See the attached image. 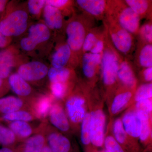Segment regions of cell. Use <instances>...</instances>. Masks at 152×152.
Masks as SVG:
<instances>
[{
  "instance_id": "1",
  "label": "cell",
  "mask_w": 152,
  "mask_h": 152,
  "mask_svg": "<svg viewBox=\"0 0 152 152\" xmlns=\"http://www.w3.org/2000/svg\"><path fill=\"white\" fill-rule=\"evenodd\" d=\"M29 19L26 6L15 1L9 2L5 13L0 19V30L6 37H19L27 31Z\"/></svg>"
},
{
  "instance_id": "2",
  "label": "cell",
  "mask_w": 152,
  "mask_h": 152,
  "mask_svg": "<svg viewBox=\"0 0 152 152\" xmlns=\"http://www.w3.org/2000/svg\"><path fill=\"white\" fill-rule=\"evenodd\" d=\"M27 31V35L21 39L20 45L22 50L28 53H35L48 44L51 39V30L43 21L31 25Z\"/></svg>"
},
{
  "instance_id": "3",
  "label": "cell",
  "mask_w": 152,
  "mask_h": 152,
  "mask_svg": "<svg viewBox=\"0 0 152 152\" xmlns=\"http://www.w3.org/2000/svg\"><path fill=\"white\" fill-rule=\"evenodd\" d=\"M65 110L71 129L76 131L85 118L87 111L86 99L77 90L72 91L64 100Z\"/></svg>"
},
{
  "instance_id": "4",
  "label": "cell",
  "mask_w": 152,
  "mask_h": 152,
  "mask_svg": "<svg viewBox=\"0 0 152 152\" xmlns=\"http://www.w3.org/2000/svg\"><path fill=\"white\" fill-rule=\"evenodd\" d=\"M17 73L30 84L42 83L48 77L49 68L39 61L24 62L18 66Z\"/></svg>"
},
{
  "instance_id": "5",
  "label": "cell",
  "mask_w": 152,
  "mask_h": 152,
  "mask_svg": "<svg viewBox=\"0 0 152 152\" xmlns=\"http://www.w3.org/2000/svg\"><path fill=\"white\" fill-rule=\"evenodd\" d=\"M91 143L96 147L102 146L105 139L106 117L102 108L96 107L90 112Z\"/></svg>"
},
{
  "instance_id": "6",
  "label": "cell",
  "mask_w": 152,
  "mask_h": 152,
  "mask_svg": "<svg viewBox=\"0 0 152 152\" xmlns=\"http://www.w3.org/2000/svg\"><path fill=\"white\" fill-rule=\"evenodd\" d=\"M67 42L72 52H78L82 49L86 36V28L80 20L74 18L70 20L66 27Z\"/></svg>"
},
{
  "instance_id": "7",
  "label": "cell",
  "mask_w": 152,
  "mask_h": 152,
  "mask_svg": "<svg viewBox=\"0 0 152 152\" xmlns=\"http://www.w3.org/2000/svg\"><path fill=\"white\" fill-rule=\"evenodd\" d=\"M47 119L51 126L63 134L66 135L70 132V124L64 104L61 101L55 100L49 111Z\"/></svg>"
},
{
  "instance_id": "8",
  "label": "cell",
  "mask_w": 152,
  "mask_h": 152,
  "mask_svg": "<svg viewBox=\"0 0 152 152\" xmlns=\"http://www.w3.org/2000/svg\"><path fill=\"white\" fill-rule=\"evenodd\" d=\"M102 79L104 84L111 86L116 82L118 62L116 55L110 50L104 51L102 57Z\"/></svg>"
},
{
  "instance_id": "9",
  "label": "cell",
  "mask_w": 152,
  "mask_h": 152,
  "mask_svg": "<svg viewBox=\"0 0 152 152\" xmlns=\"http://www.w3.org/2000/svg\"><path fill=\"white\" fill-rule=\"evenodd\" d=\"M45 135L47 145L53 152H69L71 148L69 139L49 124L45 127Z\"/></svg>"
},
{
  "instance_id": "10",
  "label": "cell",
  "mask_w": 152,
  "mask_h": 152,
  "mask_svg": "<svg viewBox=\"0 0 152 152\" xmlns=\"http://www.w3.org/2000/svg\"><path fill=\"white\" fill-rule=\"evenodd\" d=\"M55 98L50 94H39L28 103L29 109L39 121L47 120Z\"/></svg>"
},
{
  "instance_id": "11",
  "label": "cell",
  "mask_w": 152,
  "mask_h": 152,
  "mask_svg": "<svg viewBox=\"0 0 152 152\" xmlns=\"http://www.w3.org/2000/svg\"><path fill=\"white\" fill-rule=\"evenodd\" d=\"M10 89L27 103L37 94L31 85L17 72L11 74L7 80Z\"/></svg>"
},
{
  "instance_id": "12",
  "label": "cell",
  "mask_w": 152,
  "mask_h": 152,
  "mask_svg": "<svg viewBox=\"0 0 152 152\" xmlns=\"http://www.w3.org/2000/svg\"><path fill=\"white\" fill-rule=\"evenodd\" d=\"M110 28L111 38L114 46L119 51L127 53L130 50L132 45V37L131 34L118 24L114 20Z\"/></svg>"
},
{
  "instance_id": "13",
  "label": "cell",
  "mask_w": 152,
  "mask_h": 152,
  "mask_svg": "<svg viewBox=\"0 0 152 152\" xmlns=\"http://www.w3.org/2000/svg\"><path fill=\"white\" fill-rule=\"evenodd\" d=\"M117 21H115L121 27L130 34L138 31L140 28V17L129 7L124 6L117 10Z\"/></svg>"
},
{
  "instance_id": "14",
  "label": "cell",
  "mask_w": 152,
  "mask_h": 152,
  "mask_svg": "<svg viewBox=\"0 0 152 152\" xmlns=\"http://www.w3.org/2000/svg\"><path fill=\"white\" fill-rule=\"evenodd\" d=\"M48 122L47 120L41 121L38 131L22 142V152H41L46 144L45 130Z\"/></svg>"
},
{
  "instance_id": "15",
  "label": "cell",
  "mask_w": 152,
  "mask_h": 152,
  "mask_svg": "<svg viewBox=\"0 0 152 152\" xmlns=\"http://www.w3.org/2000/svg\"><path fill=\"white\" fill-rule=\"evenodd\" d=\"M25 59L19 49L12 45L0 50V66L13 69L26 61Z\"/></svg>"
},
{
  "instance_id": "16",
  "label": "cell",
  "mask_w": 152,
  "mask_h": 152,
  "mask_svg": "<svg viewBox=\"0 0 152 152\" xmlns=\"http://www.w3.org/2000/svg\"><path fill=\"white\" fill-rule=\"evenodd\" d=\"M42 16L43 22L50 30H61L64 26V16L58 9L46 4Z\"/></svg>"
},
{
  "instance_id": "17",
  "label": "cell",
  "mask_w": 152,
  "mask_h": 152,
  "mask_svg": "<svg viewBox=\"0 0 152 152\" xmlns=\"http://www.w3.org/2000/svg\"><path fill=\"white\" fill-rule=\"evenodd\" d=\"M126 133L129 137L139 138L142 129V121L134 110L128 111L121 118Z\"/></svg>"
},
{
  "instance_id": "18",
  "label": "cell",
  "mask_w": 152,
  "mask_h": 152,
  "mask_svg": "<svg viewBox=\"0 0 152 152\" xmlns=\"http://www.w3.org/2000/svg\"><path fill=\"white\" fill-rule=\"evenodd\" d=\"M16 137L19 142H23L38 131L39 124L37 127H34L30 122L18 121L7 124Z\"/></svg>"
},
{
  "instance_id": "19",
  "label": "cell",
  "mask_w": 152,
  "mask_h": 152,
  "mask_svg": "<svg viewBox=\"0 0 152 152\" xmlns=\"http://www.w3.org/2000/svg\"><path fill=\"white\" fill-rule=\"evenodd\" d=\"M50 57L51 67L56 68L65 67L72 56V52L66 43L61 44L56 48Z\"/></svg>"
},
{
  "instance_id": "20",
  "label": "cell",
  "mask_w": 152,
  "mask_h": 152,
  "mask_svg": "<svg viewBox=\"0 0 152 152\" xmlns=\"http://www.w3.org/2000/svg\"><path fill=\"white\" fill-rule=\"evenodd\" d=\"M25 109L29 110L28 104L18 97L9 96L0 98V115Z\"/></svg>"
},
{
  "instance_id": "21",
  "label": "cell",
  "mask_w": 152,
  "mask_h": 152,
  "mask_svg": "<svg viewBox=\"0 0 152 152\" xmlns=\"http://www.w3.org/2000/svg\"><path fill=\"white\" fill-rule=\"evenodd\" d=\"M102 62L101 54L85 53L82 60V67L84 75L88 79H92L95 76L96 69Z\"/></svg>"
},
{
  "instance_id": "22",
  "label": "cell",
  "mask_w": 152,
  "mask_h": 152,
  "mask_svg": "<svg viewBox=\"0 0 152 152\" xmlns=\"http://www.w3.org/2000/svg\"><path fill=\"white\" fill-rule=\"evenodd\" d=\"M76 2L81 8L95 16L103 15L107 6L104 0H77Z\"/></svg>"
},
{
  "instance_id": "23",
  "label": "cell",
  "mask_w": 152,
  "mask_h": 152,
  "mask_svg": "<svg viewBox=\"0 0 152 152\" xmlns=\"http://www.w3.org/2000/svg\"><path fill=\"white\" fill-rule=\"evenodd\" d=\"M73 76L72 70L66 67L61 68L50 67L49 68L48 74L50 83H72Z\"/></svg>"
},
{
  "instance_id": "24",
  "label": "cell",
  "mask_w": 152,
  "mask_h": 152,
  "mask_svg": "<svg viewBox=\"0 0 152 152\" xmlns=\"http://www.w3.org/2000/svg\"><path fill=\"white\" fill-rule=\"evenodd\" d=\"M37 120H38L34 115L28 109L21 110L0 115V123H5L6 124L18 121L31 122Z\"/></svg>"
},
{
  "instance_id": "25",
  "label": "cell",
  "mask_w": 152,
  "mask_h": 152,
  "mask_svg": "<svg viewBox=\"0 0 152 152\" xmlns=\"http://www.w3.org/2000/svg\"><path fill=\"white\" fill-rule=\"evenodd\" d=\"M117 77L126 86L130 88L135 87V77L130 66L126 61L122 62L119 66Z\"/></svg>"
},
{
  "instance_id": "26",
  "label": "cell",
  "mask_w": 152,
  "mask_h": 152,
  "mask_svg": "<svg viewBox=\"0 0 152 152\" xmlns=\"http://www.w3.org/2000/svg\"><path fill=\"white\" fill-rule=\"evenodd\" d=\"M133 95V93L131 91H126L118 94L111 104L110 111L112 115H118L129 104Z\"/></svg>"
},
{
  "instance_id": "27",
  "label": "cell",
  "mask_w": 152,
  "mask_h": 152,
  "mask_svg": "<svg viewBox=\"0 0 152 152\" xmlns=\"http://www.w3.org/2000/svg\"><path fill=\"white\" fill-rule=\"evenodd\" d=\"M72 83H50V88L51 94L55 99L58 101H64L70 94L72 90Z\"/></svg>"
},
{
  "instance_id": "28",
  "label": "cell",
  "mask_w": 152,
  "mask_h": 152,
  "mask_svg": "<svg viewBox=\"0 0 152 152\" xmlns=\"http://www.w3.org/2000/svg\"><path fill=\"white\" fill-rule=\"evenodd\" d=\"M19 142L16 137L10 128L0 123V145L10 147Z\"/></svg>"
},
{
  "instance_id": "29",
  "label": "cell",
  "mask_w": 152,
  "mask_h": 152,
  "mask_svg": "<svg viewBox=\"0 0 152 152\" xmlns=\"http://www.w3.org/2000/svg\"><path fill=\"white\" fill-rule=\"evenodd\" d=\"M45 5L46 0H28L26 7L29 16L39 20L42 15Z\"/></svg>"
},
{
  "instance_id": "30",
  "label": "cell",
  "mask_w": 152,
  "mask_h": 152,
  "mask_svg": "<svg viewBox=\"0 0 152 152\" xmlns=\"http://www.w3.org/2000/svg\"><path fill=\"white\" fill-rule=\"evenodd\" d=\"M113 137L119 144L124 145L126 143L129 137L127 134L123 126L121 118L117 119L114 122L113 126Z\"/></svg>"
},
{
  "instance_id": "31",
  "label": "cell",
  "mask_w": 152,
  "mask_h": 152,
  "mask_svg": "<svg viewBox=\"0 0 152 152\" xmlns=\"http://www.w3.org/2000/svg\"><path fill=\"white\" fill-rule=\"evenodd\" d=\"M125 3L140 17L147 12L149 7L148 1L145 0H126Z\"/></svg>"
},
{
  "instance_id": "32",
  "label": "cell",
  "mask_w": 152,
  "mask_h": 152,
  "mask_svg": "<svg viewBox=\"0 0 152 152\" xmlns=\"http://www.w3.org/2000/svg\"><path fill=\"white\" fill-rule=\"evenodd\" d=\"M152 84L151 83L144 84L138 88L135 93L134 99L136 102L144 100L152 99Z\"/></svg>"
},
{
  "instance_id": "33",
  "label": "cell",
  "mask_w": 152,
  "mask_h": 152,
  "mask_svg": "<svg viewBox=\"0 0 152 152\" xmlns=\"http://www.w3.org/2000/svg\"><path fill=\"white\" fill-rule=\"evenodd\" d=\"M139 61L142 66L148 68L152 67V46L148 44L141 50L139 56Z\"/></svg>"
},
{
  "instance_id": "34",
  "label": "cell",
  "mask_w": 152,
  "mask_h": 152,
  "mask_svg": "<svg viewBox=\"0 0 152 152\" xmlns=\"http://www.w3.org/2000/svg\"><path fill=\"white\" fill-rule=\"evenodd\" d=\"M90 112H88L81 124V140L82 143L88 145L91 143L90 132Z\"/></svg>"
},
{
  "instance_id": "35",
  "label": "cell",
  "mask_w": 152,
  "mask_h": 152,
  "mask_svg": "<svg viewBox=\"0 0 152 152\" xmlns=\"http://www.w3.org/2000/svg\"><path fill=\"white\" fill-rule=\"evenodd\" d=\"M104 144L106 150L108 152H124L120 144L111 135L105 137Z\"/></svg>"
},
{
  "instance_id": "36",
  "label": "cell",
  "mask_w": 152,
  "mask_h": 152,
  "mask_svg": "<svg viewBox=\"0 0 152 152\" xmlns=\"http://www.w3.org/2000/svg\"><path fill=\"white\" fill-rule=\"evenodd\" d=\"M142 129L139 139L142 142H146L151 137V120L141 121Z\"/></svg>"
},
{
  "instance_id": "37",
  "label": "cell",
  "mask_w": 152,
  "mask_h": 152,
  "mask_svg": "<svg viewBox=\"0 0 152 152\" xmlns=\"http://www.w3.org/2000/svg\"><path fill=\"white\" fill-rule=\"evenodd\" d=\"M98 40L97 36L94 33H89L87 34L85 38L83 49L84 52H88L90 51L96 42Z\"/></svg>"
},
{
  "instance_id": "38",
  "label": "cell",
  "mask_w": 152,
  "mask_h": 152,
  "mask_svg": "<svg viewBox=\"0 0 152 152\" xmlns=\"http://www.w3.org/2000/svg\"><path fill=\"white\" fill-rule=\"evenodd\" d=\"M134 110L141 111L148 114H152V99L144 100L137 102Z\"/></svg>"
},
{
  "instance_id": "39",
  "label": "cell",
  "mask_w": 152,
  "mask_h": 152,
  "mask_svg": "<svg viewBox=\"0 0 152 152\" xmlns=\"http://www.w3.org/2000/svg\"><path fill=\"white\" fill-rule=\"evenodd\" d=\"M72 1L68 0H46V4L58 9L63 13V11L71 5Z\"/></svg>"
},
{
  "instance_id": "40",
  "label": "cell",
  "mask_w": 152,
  "mask_h": 152,
  "mask_svg": "<svg viewBox=\"0 0 152 152\" xmlns=\"http://www.w3.org/2000/svg\"><path fill=\"white\" fill-rule=\"evenodd\" d=\"M140 34L144 39L151 43L152 41V26L150 23L144 25L141 28Z\"/></svg>"
},
{
  "instance_id": "41",
  "label": "cell",
  "mask_w": 152,
  "mask_h": 152,
  "mask_svg": "<svg viewBox=\"0 0 152 152\" xmlns=\"http://www.w3.org/2000/svg\"><path fill=\"white\" fill-rule=\"evenodd\" d=\"M12 41V38L4 36L0 30V50L10 45Z\"/></svg>"
},
{
  "instance_id": "42",
  "label": "cell",
  "mask_w": 152,
  "mask_h": 152,
  "mask_svg": "<svg viewBox=\"0 0 152 152\" xmlns=\"http://www.w3.org/2000/svg\"><path fill=\"white\" fill-rule=\"evenodd\" d=\"M104 43L103 41L98 39L94 46L91 49L90 52L92 53L100 54L103 50Z\"/></svg>"
},
{
  "instance_id": "43",
  "label": "cell",
  "mask_w": 152,
  "mask_h": 152,
  "mask_svg": "<svg viewBox=\"0 0 152 152\" xmlns=\"http://www.w3.org/2000/svg\"><path fill=\"white\" fill-rule=\"evenodd\" d=\"M143 76L145 80L147 82H151L152 80V67L146 68L143 72Z\"/></svg>"
},
{
  "instance_id": "44",
  "label": "cell",
  "mask_w": 152,
  "mask_h": 152,
  "mask_svg": "<svg viewBox=\"0 0 152 152\" xmlns=\"http://www.w3.org/2000/svg\"><path fill=\"white\" fill-rule=\"evenodd\" d=\"M9 2V1L7 0H0V19L1 18L5 13Z\"/></svg>"
},
{
  "instance_id": "45",
  "label": "cell",
  "mask_w": 152,
  "mask_h": 152,
  "mask_svg": "<svg viewBox=\"0 0 152 152\" xmlns=\"http://www.w3.org/2000/svg\"><path fill=\"white\" fill-rule=\"evenodd\" d=\"M0 89L5 90L9 91L10 88L7 80H3L0 78Z\"/></svg>"
},
{
  "instance_id": "46",
  "label": "cell",
  "mask_w": 152,
  "mask_h": 152,
  "mask_svg": "<svg viewBox=\"0 0 152 152\" xmlns=\"http://www.w3.org/2000/svg\"><path fill=\"white\" fill-rule=\"evenodd\" d=\"M0 152H15L10 147H4L0 149Z\"/></svg>"
},
{
  "instance_id": "47",
  "label": "cell",
  "mask_w": 152,
  "mask_h": 152,
  "mask_svg": "<svg viewBox=\"0 0 152 152\" xmlns=\"http://www.w3.org/2000/svg\"><path fill=\"white\" fill-rule=\"evenodd\" d=\"M41 152H53L50 149L48 145L46 144L45 145V146L43 148Z\"/></svg>"
},
{
  "instance_id": "48",
  "label": "cell",
  "mask_w": 152,
  "mask_h": 152,
  "mask_svg": "<svg viewBox=\"0 0 152 152\" xmlns=\"http://www.w3.org/2000/svg\"><path fill=\"white\" fill-rule=\"evenodd\" d=\"M103 152H108L107 151V150H105Z\"/></svg>"
}]
</instances>
